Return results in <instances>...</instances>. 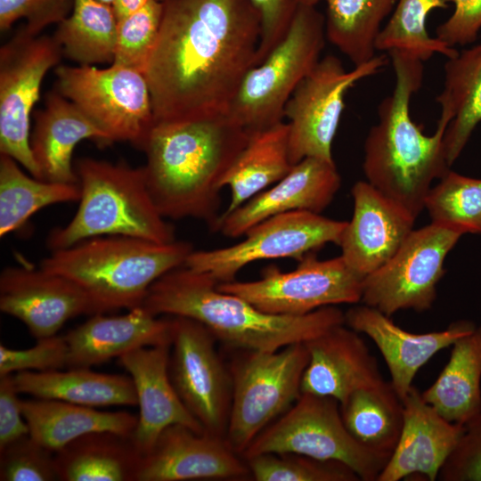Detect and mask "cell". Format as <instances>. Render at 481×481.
Segmentation results:
<instances>
[{
  "label": "cell",
  "mask_w": 481,
  "mask_h": 481,
  "mask_svg": "<svg viewBox=\"0 0 481 481\" xmlns=\"http://www.w3.org/2000/svg\"><path fill=\"white\" fill-rule=\"evenodd\" d=\"M260 37L249 0H165L144 72L154 123L227 116L256 66Z\"/></svg>",
  "instance_id": "cell-1"
},
{
  "label": "cell",
  "mask_w": 481,
  "mask_h": 481,
  "mask_svg": "<svg viewBox=\"0 0 481 481\" xmlns=\"http://www.w3.org/2000/svg\"><path fill=\"white\" fill-rule=\"evenodd\" d=\"M249 133L228 116L155 122L142 151L151 195L165 218H194L212 230L221 213V181Z\"/></svg>",
  "instance_id": "cell-2"
},
{
  "label": "cell",
  "mask_w": 481,
  "mask_h": 481,
  "mask_svg": "<svg viewBox=\"0 0 481 481\" xmlns=\"http://www.w3.org/2000/svg\"><path fill=\"white\" fill-rule=\"evenodd\" d=\"M388 53L395 87L379 103V120L365 139L363 169L368 183L417 218L434 180L450 170L444 144L450 121L440 115L431 135L414 123L410 102L421 86L423 61L400 52Z\"/></svg>",
  "instance_id": "cell-3"
},
{
  "label": "cell",
  "mask_w": 481,
  "mask_h": 481,
  "mask_svg": "<svg viewBox=\"0 0 481 481\" xmlns=\"http://www.w3.org/2000/svg\"><path fill=\"white\" fill-rule=\"evenodd\" d=\"M217 283L210 275L182 265L151 284L143 306L156 316L197 321L224 345L251 351H276L306 343L345 323V313L336 306L300 316L272 314L220 290Z\"/></svg>",
  "instance_id": "cell-4"
},
{
  "label": "cell",
  "mask_w": 481,
  "mask_h": 481,
  "mask_svg": "<svg viewBox=\"0 0 481 481\" xmlns=\"http://www.w3.org/2000/svg\"><path fill=\"white\" fill-rule=\"evenodd\" d=\"M193 250L184 240L158 243L126 236H100L52 250L40 267L77 285L97 314L142 306L151 284L184 265Z\"/></svg>",
  "instance_id": "cell-5"
},
{
  "label": "cell",
  "mask_w": 481,
  "mask_h": 481,
  "mask_svg": "<svg viewBox=\"0 0 481 481\" xmlns=\"http://www.w3.org/2000/svg\"><path fill=\"white\" fill-rule=\"evenodd\" d=\"M76 173L79 206L67 224L49 234L51 251L100 236H126L158 243L176 240L174 227L151 195L143 167L83 158L77 163Z\"/></svg>",
  "instance_id": "cell-6"
},
{
  "label": "cell",
  "mask_w": 481,
  "mask_h": 481,
  "mask_svg": "<svg viewBox=\"0 0 481 481\" xmlns=\"http://www.w3.org/2000/svg\"><path fill=\"white\" fill-rule=\"evenodd\" d=\"M325 37L315 6L298 5L282 39L244 77L227 116L249 133L281 122L291 94L321 60Z\"/></svg>",
  "instance_id": "cell-7"
},
{
  "label": "cell",
  "mask_w": 481,
  "mask_h": 481,
  "mask_svg": "<svg viewBox=\"0 0 481 481\" xmlns=\"http://www.w3.org/2000/svg\"><path fill=\"white\" fill-rule=\"evenodd\" d=\"M231 364L232 395L225 441L240 456L301 395L308 363L305 343L276 351L242 350Z\"/></svg>",
  "instance_id": "cell-8"
},
{
  "label": "cell",
  "mask_w": 481,
  "mask_h": 481,
  "mask_svg": "<svg viewBox=\"0 0 481 481\" xmlns=\"http://www.w3.org/2000/svg\"><path fill=\"white\" fill-rule=\"evenodd\" d=\"M267 452L338 461L363 481H377L390 458L367 449L350 435L337 399L309 393H302L279 420L250 443L241 457Z\"/></svg>",
  "instance_id": "cell-9"
},
{
  "label": "cell",
  "mask_w": 481,
  "mask_h": 481,
  "mask_svg": "<svg viewBox=\"0 0 481 481\" xmlns=\"http://www.w3.org/2000/svg\"><path fill=\"white\" fill-rule=\"evenodd\" d=\"M56 91L75 104L112 144L128 142L142 149L154 124L148 82L141 72L61 65L55 69Z\"/></svg>",
  "instance_id": "cell-10"
},
{
  "label": "cell",
  "mask_w": 481,
  "mask_h": 481,
  "mask_svg": "<svg viewBox=\"0 0 481 481\" xmlns=\"http://www.w3.org/2000/svg\"><path fill=\"white\" fill-rule=\"evenodd\" d=\"M362 282L341 256L319 260L313 252L292 271L272 265L262 270L258 280L220 282L217 288L265 313L300 316L326 306L361 302Z\"/></svg>",
  "instance_id": "cell-11"
},
{
  "label": "cell",
  "mask_w": 481,
  "mask_h": 481,
  "mask_svg": "<svg viewBox=\"0 0 481 481\" xmlns=\"http://www.w3.org/2000/svg\"><path fill=\"white\" fill-rule=\"evenodd\" d=\"M383 55L346 71L334 55L321 59L299 83L285 109L289 119V151L292 165L309 157L334 162L332 143L345 106L346 92L387 64Z\"/></svg>",
  "instance_id": "cell-12"
},
{
  "label": "cell",
  "mask_w": 481,
  "mask_h": 481,
  "mask_svg": "<svg viewBox=\"0 0 481 481\" xmlns=\"http://www.w3.org/2000/svg\"><path fill=\"white\" fill-rule=\"evenodd\" d=\"M461 235L433 222L412 230L386 264L363 279L361 303L387 316L404 309H429L445 257Z\"/></svg>",
  "instance_id": "cell-13"
},
{
  "label": "cell",
  "mask_w": 481,
  "mask_h": 481,
  "mask_svg": "<svg viewBox=\"0 0 481 481\" xmlns=\"http://www.w3.org/2000/svg\"><path fill=\"white\" fill-rule=\"evenodd\" d=\"M346 221L310 211H290L269 217L234 245L192 250L184 266L213 277L218 283L234 281L246 265L260 260L293 258L298 262L327 243L338 245Z\"/></svg>",
  "instance_id": "cell-14"
},
{
  "label": "cell",
  "mask_w": 481,
  "mask_h": 481,
  "mask_svg": "<svg viewBox=\"0 0 481 481\" xmlns=\"http://www.w3.org/2000/svg\"><path fill=\"white\" fill-rule=\"evenodd\" d=\"M61 54L53 37L29 35L21 28L0 48V154L39 179L30 147V117L43 79Z\"/></svg>",
  "instance_id": "cell-15"
},
{
  "label": "cell",
  "mask_w": 481,
  "mask_h": 481,
  "mask_svg": "<svg viewBox=\"0 0 481 481\" xmlns=\"http://www.w3.org/2000/svg\"><path fill=\"white\" fill-rule=\"evenodd\" d=\"M171 335L168 371L177 395L205 433L225 438L232 383L216 338L200 322L180 316L171 317Z\"/></svg>",
  "instance_id": "cell-16"
},
{
  "label": "cell",
  "mask_w": 481,
  "mask_h": 481,
  "mask_svg": "<svg viewBox=\"0 0 481 481\" xmlns=\"http://www.w3.org/2000/svg\"><path fill=\"white\" fill-rule=\"evenodd\" d=\"M0 310L23 322L37 339L57 335L71 318L97 314L91 299L74 282L26 265L2 271Z\"/></svg>",
  "instance_id": "cell-17"
},
{
  "label": "cell",
  "mask_w": 481,
  "mask_h": 481,
  "mask_svg": "<svg viewBox=\"0 0 481 481\" xmlns=\"http://www.w3.org/2000/svg\"><path fill=\"white\" fill-rule=\"evenodd\" d=\"M239 456L224 437L174 424L142 457L135 481L240 479L250 471Z\"/></svg>",
  "instance_id": "cell-18"
},
{
  "label": "cell",
  "mask_w": 481,
  "mask_h": 481,
  "mask_svg": "<svg viewBox=\"0 0 481 481\" xmlns=\"http://www.w3.org/2000/svg\"><path fill=\"white\" fill-rule=\"evenodd\" d=\"M351 193L353 216L338 246L347 266L363 279L394 256L416 218L367 181L356 182Z\"/></svg>",
  "instance_id": "cell-19"
},
{
  "label": "cell",
  "mask_w": 481,
  "mask_h": 481,
  "mask_svg": "<svg viewBox=\"0 0 481 481\" xmlns=\"http://www.w3.org/2000/svg\"><path fill=\"white\" fill-rule=\"evenodd\" d=\"M341 185L334 162L306 158L273 185L261 192L232 213L220 216L212 231L238 238L258 223L290 211L321 214Z\"/></svg>",
  "instance_id": "cell-20"
},
{
  "label": "cell",
  "mask_w": 481,
  "mask_h": 481,
  "mask_svg": "<svg viewBox=\"0 0 481 481\" xmlns=\"http://www.w3.org/2000/svg\"><path fill=\"white\" fill-rule=\"evenodd\" d=\"M390 317L362 304L345 313V324L374 342L388 368L390 383L402 400L424 364L476 328L472 322L461 320L442 330L413 333L396 325Z\"/></svg>",
  "instance_id": "cell-21"
},
{
  "label": "cell",
  "mask_w": 481,
  "mask_h": 481,
  "mask_svg": "<svg viewBox=\"0 0 481 481\" xmlns=\"http://www.w3.org/2000/svg\"><path fill=\"white\" fill-rule=\"evenodd\" d=\"M170 346L171 344H165L140 347L118 357V363L129 373L136 391L140 413L131 437L143 456L170 425L180 424L204 433L171 382Z\"/></svg>",
  "instance_id": "cell-22"
},
{
  "label": "cell",
  "mask_w": 481,
  "mask_h": 481,
  "mask_svg": "<svg viewBox=\"0 0 481 481\" xmlns=\"http://www.w3.org/2000/svg\"><path fill=\"white\" fill-rule=\"evenodd\" d=\"M404 404L402 431L377 481H399L420 474L437 480L440 469L455 447L462 425L448 421L412 387Z\"/></svg>",
  "instance_id": "cell-23"
},
{
  "label": "cell",
  "mask_w": 481,
  "mask_h": 481,
  "mask_svg": "<svg viewBox=\"0 0 481 481\" xmlns=\"http://www.w3.org/2000/svg\"><path fill=\"white\" fill-rule=\"evenodd\" d=\"M308 363L301 393L342 402L355 390L383 380L378 362L359 332L339 324L305 343Z\"/></svg>",
  "instance_id": "cell-24"
},
{
  "label": "cell",
  "mask_w": 481,
  "mask_h": 481,
  "mask_svg": "<svg viewBox=\"0 0 481 481\" xmlns=\"http://www.w3.org/2000/svg\"><path fill=\"white\" fill-rule=\"evenodd\" d=\"M68 368H91L140 347L171 344V318H159L143 306L123 315L103 313L69 331Z\"/></svg>",
  "instance_id": "cell-25"
},
{
  "label": "cell",
  "mask_w": 481,
  "mask_h": 481,
  "mask_svg": "<svg viewBox=\"0 0 481 481\" xmlns=\"http://www.w3.org/2000/svg\"><path fill=\"white\" fill-rule=\"evenodd\" d=\"M34 118L30 147L43 180L78 183L72 167L77 144L86 139L102 146L111 144L101 129L56 90L47 94L44 108L35 111Z\"/></svg>",
  "instance_id": "cell-26"
},
{
  "label": "cell",
  "mask_w": 481,
  "mask_h": 481,
  "mask_svg": "<svg viewBox=\"0 0 481 481\" xmlns=\"http://www.w3.org/2000/svg\"><path fill=\"white\" fill-rule=\"evenodd\" d=\"M29 436L56 452L74 439L93 432L110 431L131 436L138 417L127 412H102L64 401L22 400Z\"/></svg>",
  "instance_id": "cell-27"
},
{
  "label": "cell",
  "mask_w": 481,
  "mask_h": 481,
  "mask_svg": "<svg viewBox=\"0 0 481 481\" xmlns=\"http://www.w3.org/2000/svg\"><path fill=\"white\" fill-rule=\"evenodd\" d=\"M293 166L289 159L288 123L281 121L250 132L246 145L221 181V187L227 186L231 196L219 217L273 185Z\"/></svg>",
  "instance_id": "cell-28"
},
{
  "label": "cell",
  "mask_w": 481,
  "mask_h": 481,
  "mask_svg": "<svg viewBox=\"0 0 481 481\" xmlns=\"http://www.w3.org/2000/svg\"><path fill=\"white\" fill-rule=\"evenodd\" d=\"M19 393L34 398L52 399L102 407L137 405L130 376L95 372L90 368H69L51 371H20L13 375Z\"/></svg>",
  "instance_id": "cell-29"
},
{
  "label": "cell",
  "mask_w": 481,
  "mask_h": 481,
  "mask_svg": "<svg viewBox=\"0 0 481 481\" xmlns=\"http://www.w3.org/2000/svg\"><path fill=\"white\" fill-rule=\"evenodd\" d=\"M142 457L131 436L102 431L74 439L54 462L61 481H135Z\"/></svg>",
  "instance_id": "cell-30"
},
{
  "label": "cell",
  "mask_w": 481,
  "mask_h": 481,
  "mask_svg": "<svg viewBox=\"0 0 481 481\" xmlns=\"http://www.w3.org/2000/svg\"><path fill=\"white\" fill-rule=\"evenodd\" d=\"M443 91L436 97L441 116L449 119L444 144L451 167L481 121V42L447 58Z\"/></svg>",
  "instance_id": "cell-31"
},
{
  "label": "cell",
  "mask_w": 481,
  "mask_h": 481,
  "mask_svg": "<svg viewBox=\"0 0 481 481\" xmlns=\"http://www.w3.org/2000/svg\"><path fill=\"white\" fill-rule=\"evenodd\" d=\"M424 400L448 421L463 425L481 412V326L458 338Z\"/></svg>",
  "instance_id": "cell-32"
},
{
  "label": "cell",
  "mask_w": 481,
  "mask_h": 481,
  "mask_svg": "<svg viewBox=\"0 0 481 481\" xmlns=\"http://www.w3.org/2000/svg\"><path fill=\"white\" fill-rule=\"evenodd\" d=\"M350 435L367 449L390 457L404 423V404L385 379L352 392L339 403Z\"/></svg>",
  "instance_id": "cell-33"
},
{
  "label": "cell",
  "mask_w": 481,
  "mask_h": 481,
  "mask_svg": "<svg viewBox=\"0 0 481 481\" xmlns=\"http://www.w3.org/2000/svg\"><path fill=\"white\" fill-rule=\"evenodd\" d=\"M118 19L113 6L96 0H74L70 14L53 37L62 54L79 65L113 61Z\"/></svg>",
  "instance_id": "cell-34"
},
{
  "label": "cell",
  "mask_w": 481,
  "mask_h": 481,
  "mask_svg": "<svg viewBox=\"0 0 481 481\" xmlns=\"http://www.w3.org/2000/svg\"><path fill=\"white\" fill-rule=\"evenodd\" d=\"M11 157L0 154V236L21 228L43 208L80 199L78 183L28 175Z\"/></svg>",
  "instance_id": "cell-35"
},
{
  "label": "cell",
  "mask_w": 481,
  "mask_h": 481,
  "mask_svg": "<svg viewBox=\"0 0 481 481\" xmlns=\"http://www.w3.org/2000/svg\"><path fill=\"white\" fill-rule=\"evenodd\" d=\"M325 36L355 66L376 56L384 20L398 0H325Z\"/></svg>",
  "instance_id": "cell-36"
},
{
  "label": "cell",
  "mask_w": 481,
  "mask_h": 481,
  "mask_svg": "<svg viewBox=\"0 0 481 481\" xmlns=\"http://www.w3.org/2000/svg\"><path fill=\"white\" fill-rule=\"evenodd\" d=\"M449 3L452 0H398L377 38V51L400 52L423 62L436 53L453 57L458 51L427 30L429 12Z\"/></svg>",
  "instance_id": "cell-37"
},
{
  "label": "cell",
  "mask_w": 481,
  "mask_h": 481,
  "mask_svg": "<svg viewBox=\"0 0 481 481\" xmlns=\"http://www.w3.org/2000/svg\"><path fill=\"white\" fill-rule=\"evenodd\" d=\"M431 222L464 233L481 232V179L449 170L431 187L424 204Z\"/></svg>",
  "instance_id": "cell-38"
},
{
  "label": "cell",
  "mask_w": 481,
  "mask_h": 481,
  "mask_svg": "<svg viewBox=\"0 0 481 481\" xmlns=\"http://www.w3.org/2000/svg\"><path fill=\"white\" fill-rule=\"evenodd\" d=\"M257 481H358L344 463L296 453H261L244 459Z\"/></svg>",
  "instance_id": "cell-39"
},
{
  "label": "cell",
  "mask_w": 481,
  "mask_h": 481,
  "mask_svg": "<svg viewBox=\"0 0 481 481\" xmlns=\"http://www.w3.org/2000/svg\"><path fill=\"white\" fill-rule=\"evenodd\" d=\"M164 2L152 0L118 20L117 42L111 65L144 75L161 25Z\"/></svg>",
  "instance_id": "cell-40"
},
{
  "label": "cell",
  "mask_w": 481,
  "mask_h": 481,
  "mask_svg": "<svg viewBox=\"0 0 481 481\" xmlns=\"http://www.w3.org/2000/svg\"><path fill=\"white\" fill-rule=\"evenodd\" d=\"M1 481L58 480L54 452L29 435L0 450Z\"/></svg>",
  "instance_id": "cell-41"
},
{
  "label": "cell",
  "mask_w": 481,
  "mask_h": 481,
  "mask_svg": "<svg viewBox=\"0 0 481 481\" xmlns=\"http://www.w3.org/2000/svg\"><path fill=\"white\" fill-rule=\"evenodd\" d=\"M68 346L64 336L37 339L27 349L0 345V376L20 371H51L67 367Z\"/></svg>",
  "instance_id": "cell-42"
},
{
  "label": "cell",
  "mask_w": 481,
  "mask_h": 481,
  "mask_svg": "<svg viewBox=\"0 0 481 481\" xmlns=\"http://www.w3.org/2000/svg\"><path fill=\"white\" fill-rule=\"evenodd\" d=\"M73 3L74 0H0V29L5 31L24 19L22 30L37 36L47 26L68 17Z\"/></svg>",
  "instance_id": "cell-43"
},
{
  "label": "cell",
  "mask_w": 481,
  "mask_h": 481,
  "mask_svg": "<svg viewBox=\"0 0 481 481\" xmlns=\"http://www.w3.org/2000/svg\"><path fill=\"white\" fill-rule=\"evenodd\" d=\"M462 427L461 436L442 466L437 480L481 481V412Z\"/></svg>",
  "instance_id": "cell-44"
},
{
  "label": "cell",
  "mask_w": 481,
  "mask_h": 481,
  "mask_svg": "<svg viewBox=\"0 0 481 481\" xmlns=\"http://www.w3.org/2000/svg\"><path fill=\"white\" fill-rule=\"evenodd\" d=\"M249 1L258 12L261 21V37L256 61L257 66L286 34L298 4L292 0Z\"/></svg>",
  "instance_id": "cell-45"
},
{
  "label": "cell",
  "mask_w": 481,
  "mask_h": 481,
  "mask_svg": "<svg viewBox=\"0 0 481 481\" xmlns=\"http://www.w3.org/2000/svg\"><path fill=\"white\" fill-rule=\"evenodd\" d=\"M452 14L436 29V37L453 47L473 43L481 29V0H452Z\"/></svg>",
  "instance_id": "cell-46"
},
{
  "label": "cell",
  "mask_w": 481,
  "mask_h": 481,
  "mask_svg": "<svg viewBox=\"0 0 481 481\" xmlns=\"http://www.w3.org/2000/svg\"><path fill=\"white\" fill-rule=\"evenodd\" d=\"M13 375L0 376V450L29 435Z\"/></svg>",
  "instance_id": "cell-47"
},
{
  "label": "cell",
  "mask_w": 481,
  "mask_h": 481,
  "mask_svg": "<svg viewBox=\"0 0 481 481\" xmlns=\"http://www.w3.org/2000/svg\"><path fill=\"white\" fill-rule=\"evenodd\" d=\"M152 0H116L113 4V9L117 19L119 20L136 10L140 9L147 3ZM164 2L165 0H156Z\"/></svg>",
  "instance_id": "cell-48"
},
{
  "label": "cell",
  "mask_w": 481,
  "mask_h": 481,
  "mask_svg": "<svg viewBox=\"0 0 481 481\" xmlns=\"http://www.w3.org/2000/svg\"><path fill=\"white\" fill-rule=\"evenodd\" d=\"M298 5L315 6L322 0H292Z\"/></svg>",
  "instance_id": "cell-49"
},
{
  "label": "cell",
  "mask_w": 481,
  "mask_h": 481,
  "mask_svg": "<svg viewBox=\"0 0 481 481\" xmlns=\"http://www.w3.org/2000/svg\"><path fill=\"white\" fill-rule=\"evenodd\" d=\"M102 4H108L113 6L116 0H96Z\"/></svg>",
  "instance_id": "cell-50"
}]
</instances>
